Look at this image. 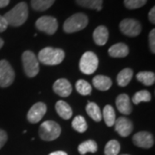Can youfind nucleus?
<instances>
[{"label":"nucleus","instance_id":"obj_1","mask_svg":"<svg viewBox=\"0 0 155 155\" xmlns=\"http://www.w3.org/2000/svg\"><path fill=\"white\" fill-rule=\"evenodd\" d=\"M28 17V5L25 2L17 4L13 9L8 11L4 16L8 25L12 27H19L22 25Z\"/></svg>","mask_w":155,"mask_h":155},{"label":"nucleus","instance_id":"obj_2","mask_svg":"<svg viewBox=\"0 0 155 155\" xmlns=\"http://www.w3.org/2000/svg\"><path fill=\"white\" fill-rule=\"evenodd\" d=\"M64 58H65V52L63 50L48 47L39 52L37 59L44 65L55 66L61 64L64 60Z\"/></svg>","mask_w":155,"mask_h":155},{"label":"nucleus","instance_id":"obj_3","mask_svg":"<svg viewBox=\"0 0 155 155\" xmlns=\"http://www.w3.org/2000/svg\"><path fill=\"white\" fill-rule=\"evenodd\" d=\"M88 17L84 13H76L67 18L64 22L63 29L66 33L71 34L80 31L88 25Z\"/></svg>","mask_w":155,"mask_h":155},{"label":"nucleus","instance_id":"obj_4","mask_svg":"<svg viewBox=\"0 0 155 155\" xmlns=\"http://www.w3.org/2000/svg\"><path fill=\"white\" fill-rule=\"evenodd\" d=\"M61 126L54 121H46L42 122L39 128L40 137L46 141L54 140L61 135Z\"/></svg>","mask_w":155,"mask_h":155},{"label":"nucleus","instance_id":"obj_5","mask_svg":"<svg viewBox=\"0 0 155 155\" xmlns=\"http://www.w3.org/2000/svg\"><path fill=\"white\" fill-rule=\"evenodd\" d=\"M22 66L25 74L28 78L35 77L38 74L40 67L37 57L31 51H25L22 56Z\"/></svg>","mask_w":155,"mask_h":155},{"label":"nucleus","instance_id":"obj_6","mask_svg":"<svg viewBox=\"0 0 155 155\" xmlns=\"http://www.w3.org/2000/svg\"><path fill=\"white\" fill-rule=\"evenodd\" d=\"M98 67V58L93 52H85L79 61L80 71L86 74H92Z\"/></svg>","mask_w":155,"mask_h":155},{"label":"nucleus","instance_id":"obj_7","mask_svg":"<svg viewBox=\"0 0 155 155\" xmlns=\"http://www.w3.org/2000/svg\"><path fill=\"white\" fill-rule=\"evenodd\" d=\"M15 72L7 61H0V87H8L13 83Z\"/></svg>","mask_w":155,"mask_h":155},{"label":"nucleus","instance_id":"obj_8","mask_svg":"<svg viewBox=\"0 0 155 155\" xmlns=\"http://www.w3.org/2000/svg\"><path fill=\"white\" fill-rule=\"evenodd\" d=\"M36 28L48 35H54L58 29V22L54 17L44 16L39 18L35 22Z\"/></svg>","mask_w":155,"mask_h":155},{"label":"nucleus","instance_id":"obj_9","mask_svg":"<svg viewBox=\"0 0 155 155\" xmlns=\"http://www.w3.org/2000/svg\"><path fill=\"white\" fill-rule=\"evenodd\" d=\"M120 29L125 35L130 37H135L141 32V25L140 23L134 19H123L120 22Z\"/></svg>","mask_w":155,"mask_h":155},{"label":"nucleus","instance_id":"obj_10","mask_svg":"<svg viewBox=\"0 0 155 155\" xmlns=\"http://www.w3.org/2000/svg\"><path fill=\"white\" fill-rule=\"evenodd\" d=\"M46 111H47V106L44 103L39 102L35 104L28 112L27 115L28 121L31 123H37L42 119V117L46 114Z\"/></svg>","mask_w":155,"mask_h":155},{"label":"nucleus","instance_id":"obj_11","mask_svg":"<svg viewBox=\"0 0 155 155\" xmlns=\"http://www.w3.org/2000/svg\"><path fill=\"white\" fill-rule=\"evenodd\" d=\"M133 142L135 146L142 148H150L154 144V139L152 134L141 131L133 136Z\"/></svg>","mask_w":155,"mask_h":155},{"label":"nucleus","instance_id":"obj_12","mask_svg":"<svg viewBox=\"0 0 155 155\" xmlns=\"http://www.w3.org/2000/svg\"><path fill=\"white\" fill-rule=\"evenodd\" d=\"M115 129L122 137H127L133 131V123L126 117L121 116L115 122Z\"/></svg>","mask_w":155,"mask_h":155},{"label":"nucleus","instance_id":"obj_13","mask_svg":"<svg viewBox=\"0 0 155 155\" xmlns=\"http://www.w3.org/2000/svg\"><path fill=\"white\" fill-rule=\"evenodd\" d=\"M54 91L56 94L61 96L62 97H67L72 93V85L71 83L66 78H60L56 80L54 84Z\"/></svg>","mask_w":155,"mask_h":155},{"label":"nucleus","instance_id":"obj_14","mask_svg":"<svg viewBox=\"0 0 155 155\" xmlns=\"http://www.w3.org/2000/svg\"><path fill=\"white\" fill-rule=\"evenodd\" d=\"M116 104L117 110L122 114L124 115H130L132 112V106L130 103L129 97L127 94L119 95L116 100Z\"/></svg>","mask_w":155,"mask_h":155},{"label":"nucleus","instance_id":"obj_15","mask_svg":"<svg viewBox=\"0 0 155 155\" xmlns=\"http://www.w3.org/2000/svg\"><path fill=\"white\" fill-rule=\"evenodd\" d=\"M95 43L98 46H104L107 43L109 39V31L105 26H98L93 32Z\"/></svg>","mask_w":155,"mask_h":155},{"label":"nucleus","instance_id":"obj_16","mask_svg":"<svg viewBox=\"0 0 155 155\" xmlns=\"http://www.w3.org/2000/svg\"><path fill=\"white\" fill-rule=\"evenodd\" d=\"M92 84L95 88L99 91H105L112 86V81L109 77L104 75H97L92 79Z\"/></svg>","mask_w":155,"mask_h":155},{"label":"nucleus","instance_id":"obj_17","mask_svg":"<svg viewBox=\"0 0 155 155\" xmlns=\"http://www.w3.org/2000/svg\"><path fill=\"white\" fill-rule=\"evenodd\" d=\"M128 47L124 43L114 44L109 49V54L113 58H124L128 54Z\"/></svg>","mask_w":155,"mask_h":155},{"label":"nucleus","instance_id":"obj_18","mask_svg":"<svg viewBox=\"0 0 155 155\" xmlns=\"http://www.w3.org/2000/svg\"><path fill=\"white\" fill-rule=\"evenodd\" d=\"M55 110L58 113V115L61 116L62 119L68 120L72 117V108L65 101H62V100L58 101L55 104Z\"/></svg>","mask_w":155,"mask_h":155},{"label":"nucleus","instance_id":"obj_19","mask_svg":"<svg viewBox=\"0 0 155 155\" xmlns=\"http://www.w3.org/2000/svg\"><path fill=\"white\" fill-rule=\"evenodd\" d=\"M132 77H133V70L130 68H124L118 73L116 77V81L120 86L124 87L129 84L132 79Z\"/></svg>","mask_w":155,"mask_h":155},{"label":"nucleus","instance_id":"obj_20","mask_svg":"<svg viewBox=\"0 0 155 155\" xmlns=\"http://www.w3.org/2000/svg\"><path fill=\"white\" fill-rule=\"evenodd\" d=\"M86 112L88 116L91 118H92L95 122H100L103 118L99 107L97 104L92 102H88V104L86 105Z\"/></svg>","mask_w":155,"mask_h":155},{"label":"nucleus","instance_id":"obj_21","mask_svg":"<svg viewBox=\"0 0 155 155\" xmlns=\"http://www.w3.org/2000/svg\"><path fill=\"white\" fill-rule=\"evenodd\" d=\"M102 116H104V122H105L106 125L108 127H111L114 126L115 122H116V113L113 109V107L111 105H106L104 108L103 110V114Z\"/></svg>","mask_w":155,"mask_h":155},{"label":"nucleus","instance_id":"obj_22","mask_svg":"<svg viewBox=\"0 0 155 155\" xmlns=\"http://www.w3.org/2000/svg\"><path fill=\"white\" fill-rule=\"evenodd\" d=\"M97 151V144L92 140H88L78 146V152L81 155H84L87 153H94Z\"/></svg>","mask_w":155,"mask_h":155},{"label":"nucleus","instance_id":"obj_23","mask_svg":"<svg viewBox=\"0 0 155 155\" xmlns=\"http://www.w3.org/2000/svg\"><path fill=\"white\" fill-rule=\"evenodd\" d=\"M137 80L147 86L153 84L155 82V74L152 72H140L136 75Z\"/></svg>","mask_w":155,"mask_h":155},{"label":"nucleus","instance_id":"obj_24","mask_svg":"<svg viewBox=\"0 0 155 155\" xmlns=\"http://www.w3.org/2000/svg\"><path fill=\"white\" fill-rule=\"evenodd\" d=\"M78 5L88 8L91 10H97L100 11L102 10L103 0H76Z\"/></svg>","mask_w":155,"mask_h":155},{"label":"nucleus","instance_id":"obj_25","mask_svg":"<svg viewBox=\"0 0 155 155\" xmlns=\"http://www.w3.org/2000/svg\"><path fill=\"white\" fill-rule=\"evenodd\" d=\"M55 0H31V6L35 11H44L54 5Z\"/></svg>","mask_w":155,"mask_h":155},{"label":"nucleus","instance_id":"obj_26","mask_svg":"<svg viewBox=\"0 0 155 155\" xmlns=\"http://www.w3.org/2000/svg\"><path fill=\"white\" fill-rule=\"evenodd\" d=\"M72 126L78 133H84L88 128V125H87V122L85 121L84 117L81 116H76L73 119L72 122Z\"/></svg>","mask_w":155,"mask_h":155},{"label":"nucleus","instance_id":"obj_27","mask_svg":"<svg viewBox=\"0 0 155 155\" xmlns=\"http://www.w3.org/2000/svg\"><path fill=\"white\" fill-rule=\"evenodd\" d=\"M121 147L120 143L116 140H111L105 146L104 154L105 155H117L120 152Z\"/></svg>","mask_w":155,"mask_h":155},{"label":"nucleus","instance_id":"obj_28","mask_svg":"<svg viewBox=\"0 0 155 155\" xmlns=\"http://www.w3.org/2000/svg\"><path fill=\"white\" fill-rule=\"evenodd\" d=\"M76 90L79 94L83 96H88L91 93V85L84 79H79L76 83Z\"/></svg>","mask_w":155,"mask_h":155},{"label":"nucleus","instance_id":"obj_29","mask_svg":"<svg viewBox=\"0 0 155 155\" xmlns=\"http://www.w3.org/2000/svg\"><path fill=\"white\" fill-rule=\"evenodd\" d=\"M151 94L147 90H141L134 95L132 101L134 104H139L141 102H149L151 100Z\"/></svg>","mask_w":155,"mask_h":155},{"label":"nucleus","instance_id":"obj_30","mask_svg":"<svg viewBox=\"0 0 155 155\" xmlns=\"http://www.w3.org/2000/svg\"><path fill=\"white\" fill-rule=\"evenodd\" d=\"M147 0H124V5L129 10L141 8L147 4Z\"/></svg>","mask_w":155,"mask_h":155},{"label":"nucleus","instance_id":"obj_31","mask_svg":"<svg viewBox=\"0 0 155 155\" xmlns=\"http://www.w3.org/2000/svg\"><path fill=\"white\" fill-rule=\"evenodd\" d=\"M149 47L153 54L155 53V29H152L149 33Z\"/></svg>","mask_w":155,"mask_h":155},{"label":"nucleus","instance_id":"obj_32","mask_svg":"<svg viewBox=\"0 0 155 155\" xmlns=\"http://www.w3.org/2000/svg\"><path fill=\"white\" fill-rule=\"evenodd\" d=\"M7 139H8V136H7L5 131L0 129V149L5 146L7 141Z\"/></svg>","mask_w":155,"mask_h":155},{"label":"nucleus","instance_id":"obj_33","mask_svg":"<svg viewBox=\"0 0 155 155\" xmlns=\"http://www.w3.org/2000/svg\"><path fill=\"white\" fill-rule=\"evenodd\" d=\"M7 26H8V23L5 21V17L3 16H0V33L4 32L7 28Z\"/></svg>","mask_w":155,"mask_h":155},{"label":"nucleus","instance_id":"obj_34","mask_svg":"<svg viewBox=\"0 0 155 155\" xmlns=\"http://www.w3.org/2000/svg\"><path fill=\"white\" fill-rule=\"evenodd\" d=\"M148 18H149V21L152 23H155V8L153 7L151 9V11H149V14H148Z\"/></svg>","mask_w":155,"mask_h":155},{"label":"nucleus","instance_id":"obj_35","mask_svg":"<svg viewBox=\"0 0 155 155\" xmlns=\"http://www.w3.org/2000/svg\"><path fill=\"white\" fill-rule=\"evenodd\" d=\"M10 4V0H0V8L6 7Z\"/></svg>","mask_w":155,"mask_h":155},{"label":"nucleus","instance_id":"obj_36","mask_svg":"<svg viewBox=\"0 0 155 155\" xmlns=\"http://www.w3.org/2000/svg\"><path fill=\"white\" fill-rule=\"evenodd\" d=\"M48 155H67V153L63 152V151H56V152H54V153H51L50 154Z\"/></svg>","mask_w":155,"mask_h":155},{"label":"nucleus","instance_id":"obj_37","mask_svg":"<svg viewBox=\"0 0 155 155\" xmlns=\"http://www.w3.org/2000/svg\"><path fill=\"white\" fill-rule=\"evenodd\" d=\"M3 46H4V41H3L2 39L0 38V48H2Z\"/></svg>","mask_w":155,"mask_h":155},{"label":"nucleus","instance_id":"obj_38","mask_svg":"<svg viewBox=\"0 0 155 155\" xmlns=\"http://www.w3.org/2000/svg\"><path fill=\"white\" fill-rule=\"evenodd\" d=\"M122 155H128V154H122Z\"/></svg>","mask_w":155,"mask_h":155}]
</instances>
